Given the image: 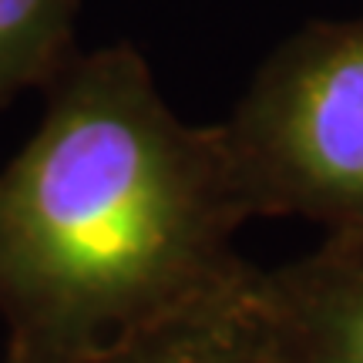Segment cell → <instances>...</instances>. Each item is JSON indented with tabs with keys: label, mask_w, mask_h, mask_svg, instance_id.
<instances>
[{
	"label": "cell",
	"mask_w": 363,
	"mask_h": 363,
	"mask_svg": "<svg viewBox=\"0 0 363 363\" xmlns=\"http://www.w3.org/2000/svg\"><path fill=\"white\" fill-rule=\"evenodd\" d=\"M81 0H0V108L48 88L74 57Z\"/></svg>",
	"instance_id": "obj_5"
},
{
	"label": "cell",
	"mask_w": 363,
	"mask_h": 363,
	"mask_svg": "<svg viewBox=\"0 0 363 363\" xmlns=\"http://www.w3.org/2000/svg\"><path fill=\"white\" fill-rule=\"evenodd\" d=\"M0 363H11V360H7V357H0Z\"/></svg>",
	"instance_id": "obj_6"
},
{
	"label": "cell",
	"mask_w": 363,
	"mask_h": 363,
	"mask_svg": "<svg viewBox=\"0 0 363 363\" xmlns=\"http://www.w3.org/2000/svg\"><path fill=\"white\" fill-rule=\"evenodd\" d=\"M249 279L233 293L145 323L71 363H279L252 313Z\"/></svg>",
	"instance_id": "obj_4"
},
{
	"label": "cell",
	"mask_w": 363,
	"mask_h": 363,
	"mask_svg": "<svg viewBox=\"0 0 363 363\" xmlns=\"http://www.w3.org/2000/svg\"><path fill=\"white\" fill-rule=\"evenodd\" d=\"M249 303L279 363H363V233H330L310 256L256 266Z\"/></svg>",
	"instance_id": "obj_3"
},
{
	"label": "cell",
	"mask_w": 363,
	"mask_h": 363,
	"mask_svg": "<svg viewBox=\"0 0 363 363\" xmlns=\"http://www.w3.org/2000/svg\"><path fill=\"white\" fill-rule=\"evenodd\" d=\"M0 169L11 363H71L252 276V219L222 125H189L131 44L74 54Z\"/></svg>",
	"instance_id": "obj_1"
},
{
	"label": "cell",
	"mask_w": 363,
	"mask_h": 363,
	"mask_svg": "<svg viewBox=\"0 0 363 363\" xmlns=\"http://www.w3.org/2000/svg\"><path fill=\"white\" fill-rule=\"evenodd\" d=\"M252 219L363 233V17L299 27L222 125Z\"/></svg>",
	"instance_id": "obj_2"
}]
</instances>
